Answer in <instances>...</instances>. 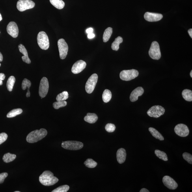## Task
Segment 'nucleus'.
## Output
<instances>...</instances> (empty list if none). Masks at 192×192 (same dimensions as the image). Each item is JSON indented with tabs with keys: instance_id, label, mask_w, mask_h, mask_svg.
<instances>
[{
	"instance_id": "ea45409f",
	"label": "nucleus",
	"mask_w": 192,
	"mask_h": 192,
	"mask_svg": "<svg viewBox=\"0 0 192 192\" xmlns=\"http://www.w3.org/2000/svg\"><path fill=\"white\" fill-rule=\"evenodd\" d=\"M95 34L93 33H90L88 34V38L89 39H92L95 37Z\"/></svg>"
},
{
	"instance_id": "4c0bfd02",
	"label": "nucleus",
	"mask_w": 192,
	"mask_h": 192,
	"mask_svg": "<svg viewBox=\"0 0 192 192\" xmlns=\"http://www.w3.org/2000/svg\"><path fill=\"white\" fill-rule=\"evenodd\" d=\"M8 138V135L5 133H0V145L5 142Z\"/></svg>"
},
{
	"instance_id": "f257e3e1",
	"label": "nucleus",
	"mask_w": 192,
	"mask_h": 192,
	"mask_svg": "<svg viewBox=\"0 0 192 192\" xmlns=\"http://www.w3.org/2000/svg\"><path fill=\"white\" fill-rule=\"evenodd\" d=\"M40 183L46 186L54 185L59 182V179L54 176L53 174L50 171L46 170L43 172L39 178Z\"/></svg>"
},
{
	"instance_id": "6e6552de",
	"label": "nucleus",
	"mask_w": 192,
	"mask_h": 192,
	"mask_svg": "<svg viewBox=\"0 0 192 192\" xmlns=\"http://www.w3.org/2000/svg\"><path fill=\"white\" fill-rule=\"evenodd\" d=\"M98 75L96 74H92L88 79L85 85V90L88 94H91L94 91L98 81Z\"/></svg>"
},
{
	"instance_id": "de8ad7c7",
	"label": "nucleus",
	"mask_w": 192,
	"mask_h": 192,
	"mask_svg": "<svg viewBox=\"0 0 192 192\" xmlns=\"http://www.w3.org/2000/svg\"><path fill=\"white\" fill-rule=\"evenodd\" d=\"M2 20V16L1 14H0V21H1Z\"/></svg>"
},
{
	"instance_id": "37998d69",
	"label": "nucleus",
	"mask_w": 192,
	"mask_h": 192,
	"mask_svg": "<svg viewBox=\"0 0 192 192\" xmlns=\"http://www.w3.org/2000/svg\"><path fill=\"white\" fill-rule=\"evenodd\" d=\"M140 192H149L150 191L146 188H143L141 190L139 191Z\"/></svg>"
},
{
	"instance_id": "f8f14e48",
	"label": "nucleus",
	"mask_w": 192,
	"mask_h": 192,
	"mask_svg": "<svg viewBox=\"0 0 192 192\" xmlns=\"http://www.w3.org/2000/svg\"><path fill=\"white\" fill-rule=\"evenodd\" d=\"M175 132L178 136L182 137H186L189 134V130L186 125L180 124L176 126L174 128Z\"/></svg>"
},
{
	"instance_id": "7ed1b4c3",
	"label": "nucleus",
	"mask_w": 192,
	"mask_h": 192,
	"mask_svg": "<svg viewBox=\"0 0 192 192\" xmlns=\"http://www.w3.org/2000/svg\"><path fill=\"white\" fill-rule=\"evenodd\" d=\"M38 46L43 50H47L49 48V42L48 36L44 31L39 32L37 37Z\"/></svg>"
},
{
	"instance_id": "39448f33",
	"label": "nucleus",
	"mask_w": 192,
	"mask_h": 192,
	"mask_svg": "<svg viewBox=\"0 0 192 192\" xmlns=\"http://www.w3.org/2000/svg\"><path fill=\"white\" fill-rule=\"evenodd\" d=\"M149 54L153 59L158 60L160 59L161 54L160 47L158 42H152L149 51Z\"/></svg>"
},
{
	"instance_id": "8fccbe9b",
	"label": "nucleus",
	"mask_w": 192,
	"mask_h": 192,
	"mask_svg": "<svg viewBox=\"0 0 192 192\" xmlns=\"http://www.w3.org/2000/svg\"><path fill=\"white\" fill-rule=\"evenodd\" d=\"M20 192V191H15V192Z\"/></svg>"
},
{
	"instance_id": "72a5a7b5",
	"label": "nucleus",
	"mask_w": 192,
	"mask_h": 192,
	"mask_svg": "<svg viewBox=\"0 0 192 192\" xmlns=\"http://www.w3.org/2000/svg\"><path fill=\"white\" fill-rule=\"evenodd\" d=\"M67 105V102L65 101H59L54 103L53 106L56 109H58L60 108L66 106Z\"/></svg>"
},
{
	"instance_id": "ddd939ff",
	"label": "nucleus",
	"mask_w": 192,
	"mask_h": 192,
	"mask_svg": "<svg viewBox=\"0 0 192 192\" xmlns=\"http://www.w3.org/2000/svg\"><path fill=\"white\" fill-rule=\"evenodd\" d=\"M6 30L8 34L12 37L16 38L18 37L19 32L18 27L14 21L9 23Z\"/></svg>"
},
{
	"instance_id": "49530a36",
	"label": "nucleus",
	"mask_w": 192,
	"mask_h": 192,
	"mask_svg": "<svg viewBox=\"0 0 192 192\" xmlns=\"http://www.w3.org/2000/svg\"><path fill=\"white\" fill-rule=\"evenodd\" d=\"M3 81H2L0 79V85H3Z\"/></svg>"
},
{
	"instance_id": "f3484780",
	"label": "nucleus",
	"mask_w": 192,
	"mask_h": 192,
	"mask_svg": "<svg viewBox=\"0 0 192 192\" xmlns=\"http://www.w3.org/2000/svg\"><path fill=\"white\" fill-rule=\"evenodd\" d=\"M144 90L142 87H138L131 92L130 96V100L131 102H135L138 100V97L143 94Z\"/></svg>"
},
{
	"instance_id": "58836bf2",
	"label": "nucleus",
	"mask_w": 192,
	"mask_h": 192,
	"mask_svg": "<svg viewBox=\"0 0 192 192\" xmlns=\"http://www.w3.org/2000/svg\"><path fill=\"white\" fill-rule=\"evenodd\" d=\"M8 174L6 172H3L0 174V184L3 183L5 180V179L7 177Z\"/></svg>"
},
{
	"instance_id": "4be33fe9",
	"label": "nucleus",
	"mask_w": 192,
	"mask_h": 192,
	"mask_svg": "<svg viewBox=\"0 0 192 192\" xmlns=\"http://www.w3.org/2000/svg\"><path fill=\"white\" fill-rule=\"evenodd\" d=\"M31 82L29 80L27 79H24L23 80L22 83V88L23 90H25L27 87L28 88L27 92L26 94L27 97H29L31 96V93L29 91L30 87L31 86Z\"/></svg>"
},
{
	"instance_id": "c03bdc74",
	"label": "nucleus",
	"mask_w": 192,
	"mask_h": 192,
	"mask_svg": "<svg viewBox=\"0 0 192 192\" xmlns=\"http://www.w3.org/2000/svg\"><path fill=\"white\" fill-rule=\"evenodd\" d=\"M188 33L190 36L191 38H192V29H189L188 31Z\"/></svg>"
},
{
	"instance_id": "a19ab883",
	"label": "nucleus",
	"mask_w": 192,
	"mask_h": 192,
	"mask_svg": "<svg viewBox=\"0 0 192 192\" xmlns=\"http://www.w3.org/2000/svg\"><path fill=\"white\" fill-rule=\"evenodd\" d=\"M93 31V29L92 28H88L86 30V32H87L88 34L92 33Z\"/></svg>"
},
{
	"instance_id": "a878e982",
	"label": "nucleus",
	"mask_w": 192,
	"mask_h": 192,
	"mask_svg": "<svg viewBox=\"0 0 192 192\" xmlns=\"http://www.w3.org/2000/svg\"><path fill=\"white\" fill-rule=\"evenodd\" d=\"M182 95L183 98L185 100L188 101H192V92L189 89H185L182 92Z\"/></svg>"
},
{
	"instance_id": "a211bd4d",
	"label": "nucleus",
	"mask_w": 192,
	"mask_h": 192,
	"mask_svg": "<svg viewBox=\"0 0 192 192\" xmlns=\"http://www.w3.org/2000/svg\"><path fill=\"white\" fill-rule=\"evenodd\" d=\"M126 153L124 149L121 148L118 150L116 153V157L118 163H124L126 160Z\"/></svg>"
},
{
	"instance_id": "0eeeda50",
	"label": "nucleus",
	"mask_w": 192,
	"mask_h": 192,
	"mask_svg": "<svg viewBox=\"0 0 192 192\" xmlns=\"http://www.w3.org/2000/svg\"><path fill=\"white\" fill-rule=\"evenodd\" d=\"M165 110L160 105H155L148 110L147 114L150 117L158 118L165 114Z\"/></svg>"
},
{
	"instance_id": "473e14b6",
	"label": "nucleus",
	"mask_w": 192,
	"mask_h": 192,
	"mask_svg": "<svg viewBox=\"0 0 192 192\" xmlns=\"http://www.w3.org/2000/svg\"><path fill=\"white\" fill-rule=\"evenodd\" d=\"M86 167L90 168L96 167L97 163L92 159H88L84 163Z\"/></svg>"
},
{
	"instance_id": "f704fd0d",
	"label": "nucleus",
	"mask_w": 192,
	"mask_h": 192,
	"mask_svg": "<svg viewBox=\"0 0 192 192\" xmlns=\"http://www.w3.org/2000/svg\"><path fill=\"white\" fill-rule=\"evenodd\" d=\"M70 189V187L68 185H64L59 187L56 189L52 192H67Z\"/></svg>"
},
{
	"instance_id": "393cba45",
	"label": "nucleus",
	"mask_w": 192,
	"mask_h": 192,
	"mask_svg": "<svg viewBox=\"0 0 192 192\" xmlns=\"http://www.w3.org/2000/svg\"><path fill=\"white\" fill-rule=\"evenodd\" d=\"M51 3L58 9H61L64 6L65 3L62 0H49Z\"/></svg>"
},
{
	"instance_id": "dca6fc26",
	"label": "nucleus",
	"mask_w": 192,
	"mask_h": 192,
	"mask_svg": "<svg viewBox=\"0 0 192 192\" xmlns=\"http://www.w3.org/2000/svg\"><path fill=\"white\" fill-rule=\"evenodd\" d=\"M163 17V15L161 14L148 12L146 13L144 15V19L149 22H155L159 21L162 19Z\"/></svg>"
},
{
	"instance_id": "603ef678",
	"label": "nucleus",
	"mask_w": 192,
	"mask_h": 192,
	"mask_svg": "<svg viewBox=\"0 0 192 192\" xmlns=\"http://www.w3.org/2000/svg\"><path fill=\"white\" fill-rule=\"evenodd\" d=\"M0 33H1V32H0Z\"/></svg>"
},
{
	"instance_id": "e433bc0d",
	"label": "nucleus",
	"mask_w": 192,
	"mask_h": 192,
	"mask_svg": "<svg viewBox=\"0 0 192 192\" xmlns=\"http://www.w3.org/2000/svg\"><path fill=\"white\" fill-rule=\"evenodd\" d=\"M183 158L190 164H192V156L188 153L185 152L183 154Z\"/></svg>"
},
{
	"instance_id": "7c9ffc66",
	"label": "nucleus",
	"mask_w": 192,
	"mask_h": 192,
	"mask_svg": "<svg viewBox=\"0 0 192 192\" xmlns=\"http://www.w3.org/2000/svg\"><path fill=\"white\" fill-rule=\"evenodd\" d=\"M155 154L158 158L162 159V160L165 161H167L168 160L167 155L164 152L156 150H155Z\"/></svg>"
},
{
	"instance_id": "2eb2a0df",
	"label": "nucleus",
	"mask_w": 192,
	"mask_h": 192,
	"mask_svg": "<svg viewBox=\"0 0 192 192\" xmlns=\"http://www.w3.org/2000/svg\"><path fill=\"white\" fill-rule=\"evenodd\" d=\"M86 65L87 64L85 62L82 60H79L73 65L72 72L74 74H78L85 68Z\"/></svg>"
},
{
	"instance_id": "6ab92c4d",
	"label": "nucleus",
	"mask_w": 192,
	"mask_h": 192,
	"mask_svg": "<svg viewBox=\"0 0 192 192\" xmlns=\"http://www.w3.org/2000/svg\"><path fill=\"white\" fill-rule=\"evenodd\" d=\"M18 47L19 51L24 55L22 57L23 61L27 64L31 63V60L29 57L27 51L25 46L22 44H20L19 45Z\"/></svg>"
},
{
	"instance_id": "aec40b11",
	"label": "nucleus",
	"mask_w": 192,
	"mask_h": 192,
	"mask_svg": "<svg viewBox=\"0 0 192 192\" xmlns=\"http://www.w3.org/2000/svg\"><path fill=\"white\" fill-rule=\"evenodd\" d=\"M98 119V116L94 113H88L84 118L85 121L90 124H94Z\"/></svg>"
},
{
	"instance_id": "20e7f679",
	"label": "nucleus",
	"mask_w": 192,
	"mask_h": 192,
	"mask_svg": "<svg viewBox=\"0 0 192 192\" xmlns=\"http://www.w3.org/2000/svg\"><path fill=\"white\" fill-rule=\"evenodd\" d=\"M139 72L137 70L132 69L128 70H123L120 72V77L123 81H129L137 77Z\"/></svg>"
},
{
	"instance_id": "412c9836",
	"label": "nucleus",
	"mask_w": 192,
	"mask_h": 192,
	"mask_svg": "<svg viewBox=\"0 0 192 192\" xmlns=\"http://www.w3.org/2000/svg\"><path fill=\"white\" fill-rule=\"evenodd\" d=\"M149 131L151 134L153 136H154L156 139H158L160 141H163L164 140V138L163 136L156 129L153 128H149Z\"/></svg>"
},
{
	"instance_id": "9d476101",
	"label": "nucleus",
	"mask_w": 192,
	"mask_h": 192,
	"mask_svg": "<svg viewBox=\"0 0 192 192\" xmlns=\"http://www.w3.org/2000/svg\"><path fill=\"white\" fill-rule=\"evenodd\" d=\"M60 59H65L67 55L68 47L67 44L63 38L60 39L58 42Z\"/></svg>"
},
{
	"instance_id": "9b49d317",
	"label": "nucleus",
	"mask_w": 192,
	"mask_h": 192,
	"mask_svg": "<svg viewBox=\"0 0 192 192\" xmlns=\"http://www.w3.org/2000/svg\"><path fill=\"white\" fill-rule=\"evenodd\" d=\"M49 89V83L46 77H43L41 79L39 88V94L42 98H44L48 93Z\"/></svg>"
},
{
	"instance_id": "a18cd8bd",
	"label": "nucleus",
	"mask_w": 192,
	"mask_h": 192,
	"mask_svg": "<svg viewBox=\"0 0 192 192\" xmlns=\"http://www.w3.org/2000/svg\"><path fill=\"white\" fill-rule=\"evenodd\" d=\"M3 55H2L1 53L0 52V62H2V61H3Z\"/></svg>"
},
{
	"instance_id": "3c124183",
	"label": "nucleus",
	"mask_w": 192,
	"mask_h": 192,
	"mask_svg": "<svg viewBox=\"0 0 192 192\" xmlns=\"http://www.w3.org/2000/svg\"><path fill=\"white\" fill-rule=\"evenodd\" d=\"M1 63H0V67H1Z\"/></svg>"
},
{
	"instance_id": "79ce46f5",
	"label": "nucleus",
	"mask_w": 192,
	"mask_h": 192,
	"mask_svg": "<svg viewBox=\"0 0 192 192\" xmlns=\"http://www.w3.org/2000/svg\"><path fill=\"white\" fill-rule=\"evenodd\" d=\"M5 75L3 73H0V79L3 81L5 78Z\"/></svg>"
},
{
	"instance_id": "09e8293b",
	"label": "nucleus",
	"mask_w": 192,
	"mask_h": 192,
	"mask_svg": "<svg viewBox=\"0 0 192 192\" xmlns=\"http://www.w3.org/2000/svg\"><path fill=\"white\" fill-rule=\"evenodd\" d=\"M190 76L191 77V78H192V71H191L190 73Z\"/></svg>"
},
{
	"instance_id": "c85d7f7f",
	"label": "nucleus",
	"mask_w": 192,
	"mask_h": 192,
	"mask_svg": "<svg viewBox=\"0 0 192 192\" xmlns=\"http://www.w3.org/2000/svg\"><path fill=\"white\" fill-rule=\"evenodd\" d=\"M15 82H16V78L14 76H11L9 78L7 83H6V87H7L8 90L9 92L12 91Z\"/></svg>"
},
{
	"instance_id": "cd10ccee",
	"label": "nucleus",
	"mask_w": 192,
	"mask_h": 192,
	"mask_svg": "<svg viewBox=\"0 0 192 192\" xmlns=\"http://www.w3.org/2000/svg\"><path fill=\"white\" fill-rule=\"evenodd\" d=\"M112 98L111 92L110 90L108 89H105L103 92L102 98L103 102L105 103L109 102L111 100Z\"/></svg>"
},
{
	"instance_id": "bb28decb",
	"label": "nucleus",
	"mask_w": 192,
	"mask_h": 192,
	"mask_svg": "<svg viewBox=\"0 0 192 192\" xmlns=\"http://www.w3.org/2000/svg\"><path fill=\"white\" fill-rule=\"evenodd\" d=\"M16 157V155L8 153L4 155L3 160L4 162L8 163L14 161Z\"/></svg>"
},
{
	"instance_id": "423d86ee",
	"label": "nucleus",
	"mask_w": 192,
	"mask_h": 192,
	"mask_svg": "<svg viewBox=\"0 0 192 192\" xmlns=\"http://www.w3.org/2000/svg\"><path fill=\"white\" fill-rule=\"evenodd\" d=\"M62 147L65 149L70 150H78L83 147L82 142L77 141H67L62 142Z\"/></svg>"
},
{
	"instance_id": "2f4dec72",
	"label": "nucleus",
	"mask_w": 192,
	"mask_h": 192,
	"mask_svg": "<svg viewBox=\"0 0 192 192\" xmlns=\"http://www.w3.org/2000/svg\"><path fill=\"white\" fill-rule=\"evenodd\" d=\"M68 97L69 95L68 92L64 91L58 94L56 99L57 101H64L68 99Z\"/></svg>"
},
{
	"instance_id": "f03ea898",
	"label": "nucleus",
	"mask_w": 192,
	"mask_h": 192,
	"mask_svg": "<svg viewBox=\"0 0 192 192\" xmlns=\"http://www.w3.org/2000/svg\"><path fill=\"white\" fill-rule=\"evenodd\" d=\"M47 134V131L44 129L32 131L27 136V141L30 143H35L46 137Z\"/></svg>"
},
{
	"instance_id": "5701e85b",
	"label": "nucleus",
	"mask_w": 192,
	"mask_h": 192,
	"mask_svg": "<svg viewBox=\"0 0 192 192\" xmlns=\"http://www.w3.org/2000/svg\"><path fill=\"white\" fill-rule=\"evenodd\" d=\"M123 42V38L121 37L118 36L115 38V40L112 43L111 48L113 50L117 51L119 49V45Z\"/></svg>"
},
{
	"instance_id": "c9c22d12",
	"label": "nucleus",
	"mask_w": 192,
	"mask_h": 192,
	"mask_svg": "<svg viewBox=\"0 0 192 192\" xmlns=\"http://www.w3.org/2000/svg\"><path fill=\"white\" fill-rule=\"evenodd\" d=\"M105 129L107 132L111 133L115 131L116 127L113 124H107L105 127Z\"/></svg>"
},
{
	"instance_id": "b1692460",
	"label": "nucleus",
	"mask_w": 192,
	"mask_h": 192,
	"mask_svg": "<svg viewBox=\"0 0 192 192\" xmlns=\"http://www.w3.org/2000/svg\"><path fill=\"white\" fill-rule=\"evenodd\" d=\"M113 33V29L111 27H108L105 30L103 36V42H106L109 41Z\"/></svg>"
},
{
	"instance_id": "c756f323",
	"label": "nucleus",
	"mask_w": 192,
	"mask_h": 192,
	"mask_svg": "<svg viewBox=\"0 0 192 192\" xmlns=\"http://www.w3.org/2000/svg\"><path fill=\"white\" fill-rule=\"evenodd\" d=\"M22 109L20 108L13 109L7 114L6 116L8 118H14L17 115H20L22 113Z\"/></svg>"
},
{
	"instance_id": "4468645a",
	"label": "nucleus",
	"mask_w": 192,
	"mask_h": 192,
	"mask_svg": "<svg viewBox=\"0 0 192 192\" xmlns=\"http://www.w3.org/2000/svg\"><path fill=\"white\" fill-rule=\"evenodd\" d=\"M164 185L170 190H175L178 187L177 183L173 179L169 176H165L163 178Z\"/></svg>"
},
{
	"instance_id": "1a4fd4ad",
	"label": "nucleus",
	"mask_w": 192,
	"mask_h": 192,
	"mask_svg": "<svg viewBox=\"0 0 192 192\" xmlns=\"http://www.w3.org/2000/svg\"><path fill=\"white\" fill-rule=\"evenodd\" d=\"M35 3L31 0H19L17 3V8L20 12H23L34 8Z\"/></svg>"
}]
</instances>
